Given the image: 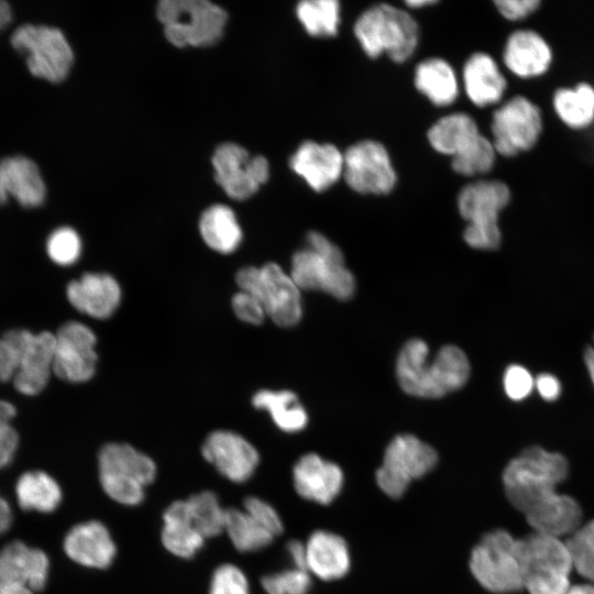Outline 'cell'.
I'll return each mask as SVG.
<instances>
[{
    "instance_id": "cell-30",
    "label": "cell",
    "mask_w": 594,
    "mask_h": 594,
    "mask_svg": "<svg viewBox=\"0 0 594 594\" xmlns=\"http://www.w3.org/2000/svg\"><path fill=\"white\" fill-rule=\"evenodd\" d=\"M161 540L169 553L182 559L193 558L202 548L206 539L194 525L186 499L165 509Z\"/></svg>"
},
{
    "instance_id": "cell-14",
    "label": "cell",
    "mask_w": 594,
    "mask_h": 594,
    "mask_svg": "<svg viewBox=\"0 0 594 594\" xmlns=\"http://www.w3.org/2000/svg\"><path fill=\"white\" fill-rule=\"evenodd\" d=\"M212 165L216 182L237 200L254 195L270 176V165L264 156H250L245 148L234 143L219 145Z\"/></svg>"
},
{
    "instance_id": "cell-56",
    "label": "cell",
    "mask_w": 594,
    "mask_h": 594,
    "mask_svg": "<svg viewBox=\"0 0 594 594\" xmlns=\"http://www.w3.org/2000/svg\"><path fill=\"white\" fill-rule=\"evenodd\" d=\"M436 3H437V1H433V0H410V1H406L407 7L411 8V9H421L424 7L433 6Z\"/></svg>"
},
{
    "instance_id": "cell-32",
    "label": "cell",
    "mask_w": 594,
    "mask_h": 594,
    "mask_svg": "<svg viewBox=\"0 0 594 594\" xmlns=\"http://www.w3.org/2000/svg\"><path fill=\"white\" fill-rule=\"evenodd\" d=\"M481 134L473 117L453 112L437 120L429 128L427 139L436 152L453 157L471 146Z\"/></svg>"
},
{
    "instance_id": "cell-12",
    "label": "cell",
    "mask_w": 594,
    "mask_h": 594,
    "mask_svg": "<svg viewBox=\"0 0 594 594\" xmlns=\"http://www.w3.org/2000/svg\"><path fill=\"white\" fill-rule=\"evenodd\" d=\"M436 450L413 435H398L386 447L376 483L387 496L399 498L408 485L437 464Z\"/></svg>"
},
{
    "instance_id": "cell-49",
    "label": "cell",
    "mask_w": 594,
    "mask_h": 594,
    "mask_svg": "<svg viewBox=\"0 0 594 594\" xmlns=\"http://www.w3.org/2000/svg\"><path fill=\"white\" fill-rule=\"evenodd\" d=\"M232 308L237 317L248 323L260 324L267 317L258 299L243 290L232 297Z\"/></svg>"
},
{
    "instance_id": "cell-52",
    "label": "cell",
    "mask_w": 594,
    "mask_h": 594,
    "mask_svg": "<svg viewBox=\"0 0 594 594\" xmlns=\"http://www.w3.org/2000/svg\"><path fill=\"white\" fill-rule=\"evenodd\" d=\"M12 524V510L9 503L0 496V535L6 532Z\"/></svg>"
},
{
    "instance_id": "cell-25",
    "label": "cell",
    "mask_w": 594,
    "mask_h": 594,
    "mask_svg": "<svg viewBox=\"0 0 594 594\" xmlns=\"http://www.w3.org/2000/svg\"><path fill=\"white\" fill-rule=\"evenodd\" d=\"M72 306L89 317L106 319L113 315L121 300V288L109 274L86 273L66 288Z\"/></svg>"
},
{
    "instance_id": "cell-9",
    "label": "cell",
    "mask_w": 594,
    "mask_h": 594,
    "mask_svg": "<svg viewBox=\"0 0 594 594\" xmlns=\"http://www.w3.org/2000/svg\"><path fill=\"white\" fill-rule=\"evenodd\" d=\"M240 290L252 294L266 316L279 327H293L302 316L300 289L289 273L276 263L261 267L246 266L235 275Z\"/></svg>"
},
{
    "instance_id": "cell-24",
    "label": "cell",
    "mask_w": 594,
    "mask_h": 594,
    "mask_svg": "<svg viewBox=\"0 0 594 594\" xmlns=\"http://www.w3.org/2000/svg\"><path fill=\"white\" fill-rule=\"evenodd\" d=\"M462 81L468 99L477 108L499 105L508 88V80L496 59L481 51L465 61Z\"/></svg>"
},
{
    "instance_id": "cell-27",
    "label": "cell",
    "mask_w": 594,
    "mask_h": 594,
    "mask_svg": "<svg viewBox=\"0 0 594 594\" xmlns=\"http://www.w3.org/2000/svg\"><path fill=\"white\" fill-rule=\"evenodd\" d=\"M306 562L309 573L324 581L344 576L350 568V553L342 537L330 531L317 530L306 544Z\"/></svg>"
},
{
    "instance_id": "cell-36",
    "label": "cell",
    "mask_w": 594,
    "mask_h": 594,
    "mask_svg": "<svg viewBox=\"0 0 594 594\" xmlns=\"http://www.w3.org/2000/svg\"><path fill=\"white\" fill-rule=\"evenodd\" d=\"M296 16L312 37L336 36L341 23V6L337 0H304L297 3Z\"/></svg>"
},
{
    "instance_id": "cell-22",
    "label": "cell",
    "mask_w": 594,
    "mask_h": 594,
    "mask_svg": "<svg viewBox=\"0 0 594 594\" xmlns=\"http://www.w3.org/2000/svg\"><path fill=\"white\" fill-rule=\"evenodd\" d=\"M63 548L72 561L90 569H106L117 556L109 529L98 520L72 527L64 538Z\"/></svg>"
},
{
    "instance_id": "cell-21",
    "label": "cell",
    "mask_w": 594,
    "mask_h": 594,
    "mask_svg": "<svg viewBox=\"0 0 594 594\" xmlns=\"http://www.w3.org/2000/svg\"><path fill=\"white\" fill-rule=\"evenodd\" d=\"M517 554L524 582L535 576L569 575L573 566L565 542L536 531L517 540Z\"/></svg>"
},
{
    "instance_id": "cell-23",
    "label": "cell",
    "mask_w": 594,
    "mask_h": 594,
    "mask_svg": "<svg viewBox=\"0 0 594 594\" xmlns=\"http://www.w3.org/2000/svg\"><path fill=\"white\" fill-rule=\"evenodd\" d=\"M294 487L305 499L330 504L343 485L341 468L316 453L302 455L293 469Z\"/></svg>"
},
{
    "instance_id": "cell-51",
    "label": "cell",
    "mask_w": 594,
    "mask_h": 594,
    "mask_svg": "<svg viewBox=\"0 0 594 594\" xmlns=\"http://www.w3.org/2000/svg\"><path fill=\"white\" fill-rule=\"evenodd\" d=\"M287 552L294 563V568L308 571L306 562V547L298 540H292L287 543ZM309 572V571H308Z\"/></svg>"
},
{
    "instance_id": "cell-3",
    "label": "cell",
    "mask_w": 594,
    "mask_h": 594,
    "mask_svg": "<svg viewBox=\"0 0 594 594\" xmlns=\"http://www.w3.org/2000/svg\"><path fill=\"white\" fill-rule=\"evenodd\" d=\"M510 201V187L503 179L481 178L463 186L457 197V207L466 221L464 242L482 251L498 249L502 243L499 218Z\"/></svg>"
},
{
    "instance_id": "cell-16",
    "label": "cell",
    "mask_w": 594,
    "mask_h": 594,
    "mask_svg": "<svg viewBox=\"0 0 594 594\" xmlns=\"http://www.w3.org/2000/svg\"><path fill=\"white\" fill-rule=\"evenodd\" d=\"M48 571L44 551L12 541L0 551V594H36L44 590Z\"/></svg>"
},
{
    "instance_id": "cell-11",
    "label": "cell",
    "mask_w": 594,
    "mask_h": 594,
    "mask_svg": "<svg viewBox=\"0 0 594 594\" xmlns=\"http://www.w3.org/2000/svg\"><path fill=\"white\" fill-rule=\"evenodd\" d=\"M11 44L26 57L33 76L52 82L64 80L74 62L72 47L56 28L21 25L12 33Z\"/></svg>"
},
{
    "instance_id": "cell-7",
    "label": "cell",
    "mask_w": 594,
    "mask_h": 594,
    "mask_svg": "<svg viewBox=\"0 0 594 594\" xmlns=\"http://www.w3.org/2000/svg\"><path fill=\"white\" fill-rule=\"evenodd\" d=\"M156 15L166 38L177 47L216 44L227 23L224 10L207 0H162Z\"/></svg>"
},
{
    "instance_id": "cell-31",
    "label": "cell",
    "mask_w": 594,
    "mask_h": 594,
    "mask_svg": "<svg viewBox=\"0 0 594 594\" xmlns=\"http://www.w3.org/2000/svg\"><path fill=\"white\" fill-rule=\"evenodd\" d=\"M416 89L436 107H448L459 97V80L454 68L440 57L421 61L414 72Z\"/></svg>"
},
{
    "instance_id": "cell-28",
    "label": "cell",
    "mask_w": 594,
    "mask_h": 594,
    "mask_svg": "<svg viewBox=\"0 0 594 594\" xmlns=\"http://www.w3.org/2000/svg\"><path fill=\"white\" fill-rule=\"evenodd\" d=\"M528 524L536 532L560 537L579 529L582 509L571 496L557 492L525 513Z\"/></svg>"
},
{
    "instance_id": "cell-50",
    "label": "cell",
    "mask_w": 594,
    "mask_h": 594,
    "mask_svg": "<svg viewBox=\"0 0 594 594\" xmlns=\"http://www.w3.org/2000/svg\"><path fill=\"white\" fill-rule=\"evenodd\" d=\"M535 387L539 395L548 402L556 400L561 394L560 381L549 373L539 374L535 380Z\"/></svg>"
},
{
    "instance_id": "cell-47",
    "label": "cell",
    "mask_w": 594,
    "mask_h": 594,
    "mask_svg": "<svg viewBox=\"0 0 594 594\" xmlns=\"http://www.w3.org/2000/svg\"><path fill=\"white\" fill-rule=\"evenodd\" d=\"M503 385L506 395L513 400L525 399L535 386L530 372L518 364L509 365L504 373Z\"/></svg>"
},
{
    "instance_id": "cell-4",
    "label": "cell",
    "mask_w": 594,
    "mask_h": 594,
    "mask_svg": "<svg viewBox=\"0 0 594 594\" xmlns=\"http://www.w3.org/2000/svg\"><path fill=\"white\" fill-rule=\"evenodd\" d=\"M569 473L566 459L532 446L508 462L503 472V484L508 501L524 514L546 497Z\"/></svg>"
},
{
    "instance_id": "cell-45",
    "label": "cell",
    "mask_w": 594,
    "mask_h": 594,
    "mask_svg": "<svg viewBox=\"0 0 594 594\" xmlns=\"http://www.w3.org/2000/svg\"><path fill=\"white\" fill-rule=\"evenodd\" d=\"M21 329H12L0 337V382L12 381L19 362Z\"/></svg>"
},
{
    "instance_id": "cell-43",
    "label": "cell",
    "mask_w": 594,
    "mask_h": 594,
    "mask_svg": "<svg viewBox=\"0 0 594 594\" xmlns=\"http://www.w3.org/2000/svg\"><path fill=\"white\" fill-rule=\"evenodd\" d=\"M209 594H250L249 580L239 566L223 563L212 573Z\"/></svg>"
},
{
    "instance_id": "cell-18",
    "label": "cell",
    "mask_w": 594,
    "mask_h": 594,
    "mask_svg": "<svg viewBox=\"0 0 594 594\" xmlns=\"http://www.w3.org/2000/svg\"><path fill=\"white\" fill-rule=\"evenodd\" d=\"M502 62L513 76L532 80L549 72L553 51L542 34L524 25L508 33L502 51Z\"/></svg>"
},
{
    "instance_id": "cell-48",
    "label": "cell",
    "mask_w": 594,
    "mask_h": 594,
    "mask_svg": "<svg viewBox=\"0 0 594 594\" xmlns=\"http://www.w3.org/2000/svg\"><path fill=\"white\" fill-rule=\"evenodd\" d=\"M542 0H494L498 14L508 22L521 23L534 15Z\"/></svg>"
},
{
    "instance_id": "cell-38",
    "label": "cell",
    "mask_w": 594,
    "mask_h": 594,
    "mask_svg": "<svg viewBox=\"0 0 594 594\" xmlns=\"http://www.w3.org/2000/svg\"><path fill=\"white\" fill-rule=\"evenodd\" d=\"M191 520L205 539L224 531L226 509L216 493L202 491L186 499Z\"/></svg>"
},
{
    "instance_id": "cell-20",
    "label": "cell",
    "mask_w": 594,
    "mask_h": 594,
    "mask_svg": "<svg viewBox=\"0 0 594 594\" xmlns=\"http://www.w3.org/2000/svg\"><path fill=\"white\" fill-rule=\"evenodd\" d=\"M292 170L316 193L333 186L343 175V152L331 143L304 141L289 160Z\"/></svg>"
},
{
    "instance_id": "cell-42",
    "label": "cell",
    "mask_w": 594,
    "mask_h": 594,
    "mask_svg": "<svg viewBox=\"0 0 594 594\" xmlns=\"http://www.w3.org/2000/svg\"><path fill=\"white\" fill-rule=\"evenodd\" d=\"M50 258L63 266L74 264L81 253V241L75 230L68 227L56 229L47 239Z\"/></svg>"
},
{
    "instance_id": "cell-19",
    "label": "cell",
    "mask_w": 594,
    "mask_h": 594,
    "mask_svg": "<svg viewBox=\"0 0 594 594\" xmlns=\"http://www.w3.org/2000/svg\"><path fill=\"white\" fill-rule=\"evenodd\" d=\"M54 348L55 334L21 329L18 369L12 380L19 393L36 395L47 385L53 373Z\"/></svg>"
},
{
    "instance_id": "cell-41",
    "label": "cell",
    "mask_w": 594,
    "mask_h": 594,
    "mask_svg": "<svg viewBox=\"0 0 594 594\" xmlns=\"http://www.w3.org/2000/svg\"><path fill=\"white\" fill-rule=\"evenodd\" d=\"M261 584L267 594H308L311 579L308 571L292 568L263 576Z\"/></svg>"
},
{
    "instance_id": "cell-53",
    "label": "cell",
    "mask_w": 594,
    "mask_h": 594,
    "mask_svg": "<svg viewBox=\"0 0 594 594\" xmlns=\"http://www.w3.org/2000/svg\"><path fill=\"white\" fill-rule=\"evenodd\" d=\"M11 19L12 12L9 3L0 0V31L11 22Z\"/></svg>"
},
{
    "instance_id": "cell-26",
    "label": "cell",
    "mask_w": 594,
    "mask_h": 594,
    "mask_svg": "<svg viewBox=\"0 0 594 594\" xmlns=\"http://www.w3.org/2000/svg\"><path fill=\"white\" fill-rule=\"evenodd\" d=\"M12 196L23 207L40 206L45 198V184L36 164L24 156L0 162V205Z\"/></svg>"
},
{
    "instance_id": "cell-10",
    "label": "cell",
    "mask_w": 594,
    "mask_h": 594,
    "mask_svg": "<svg viewBox=\"0 0 594 594\" xmlns=\"http://www.w3.org/2000/svg\"><path fill=\"white\" fill-rule=\"evenodd\" d=\"M517 540L508 531L496 529L483 536L473 548L470 569L486 591L507 594L524 588Z\"/></svg>"
},
{
    "instance_id": "cell-1",
    "label": "cell",
    "mask_w": 594,
    "mask_h": 594,
    "mask_svg": "<svg viewBox=\"0 0 594 594\" xmlns=\"http://www.w3.org/2000/svg\"><path fill=\"white\" fill-rule=\"evenodd\" d=\"M471 373L469 359L457 345L447 344L429 360L428 344L420 339L407 341L396 360V377L408 395L439 398L462 388Z\"/></svg>"
},
{
    "instance_id": "cell-44",
    "label": "cell",
    "mask_w": 594,
    "mask_h": 594,
    "mask_svg": "<svg viewBox=\"0 0 594 594\" xmlns=\"http://www.w3.org/2000/svg\"><path fill=\"white\" fill-rule=\"evenodd\" d=\"M15 414L14 405L0 399V469L12 462L18 449L19 436L10 424Z\"/></svg>"
},
{
    "instance_id": "cell-37",
    "label": "cell",
    "mask_w": 594,
    "mask_h": 594,
    "mask_svg": "<svg viewBox=\"0 0 594 594\" xmlns=\"http://www.w3.org/2000/svg\"><path fill=\"white\" fill-rule=\"evenodd\" d=\"M224 531L240 552L262 550L270 546L275 538L244 509L232 507L226 509Z\"/></svg>"
},
{
    "instance_id": "cell-29",
    "label": "cell",
    "mask_w": 594,
    "mask_h": 594,
    "mask_svg": "<svg viewBox=\"0 0 594 594\" xmlns=\"http://www.w3.org/2000/svg\"><path fill=\"white\" fill-rule=\"evenodd\" d=\"M550 106L568 129L587 130L594 124V85L582 80L573 86H558L551 95Z\"/></svg>"
},
{
    "instance_id": "cell-15",
    "label": "cell",
    "mask_w": 594,
    "mask_h": 594,
    "mask_svg": "<svg viewBox=\"0 0 594 594\" xmlns=\"http://www.w3.org/2000/svg\"><path fill=\"white\" fill-rule=\"evenodd\" d=\"M97 338L94 331L78 321L64 323L55 334L53 373L69 383L89 381L97 364Z\"/></svg>"
},
{
    "instance_id": "cell-13",
    "label": "cell",
    "mask_w": 594,
    "mask_h": 594,
    "mask_svg": "<svg viewBox=\"0 0 594 594\" xmlns=\"http://www.w3.org/2000/svg\"><path fill=\"white\" fill-rule=\"evenodd\" d=\"M342 178L361 195H387L397 183L387 148L375 140L359 141L343 152Z\"/></svg>"
},
{
    "instance_id": "cell-35",
    "label": "cell",
    "mask_w": 594,
    "mask_h": 594,
    "mask_svg": "<svg viewBox=\"0 0 594 594\" xmlns=\"http://www.w3.org/2000/svg\"><path fill=\"white\" fill-rule=\"evenodd\" d=\"M19 506L24 510L54 512L62 502L59 484L43 471H29L15 484Z\"/></svg>"
},
{
    "instance_id": "cell-5",
    "label": "cell",
    "mask_w": 594,
    "mask_h": 594,
    "mask_svg": "<svg viewBox=\"0 0 594 594\" xmlns=\"http://www.w3.org/2000/svg\"><path fill=\"white\" fill-rule=\"evenodd\" d=\"M307 248L292 258L290 272L299 289L320 290L339 300L350 299L355 292V278L344 264L340 248L318 231H310Z\"/></svg>"
},
{
    "instance_id": "cell-6",
    "label": "cell",
    "mask_w": 594,
    "mask_h": 594,
    "mask_svg": "<svg viewBox=\"0 0 594 594\" xmlns=\"http://www.w3.org/2000/svg\"><path fill=\"white\" fill-rule=\"evenodd\" d=\"M99 481L103 492L125 506L141 504L145 487L156 476L154 461L128 443H108L98 455Z\"/></svg>"
},
{
    "instance_id": "cell-54",
    "label": "cell",
    "mask_w": 594,
    "mask_h": 594,
    "mask_svg": "<svg viewBox=\"0 0 594 594\" xmlns=\"http://www.w3.org/2000/svg\"><path fill=\"white\" fill-rule=\"evenodd\" d=\"M584 362L594 385V346L586 348L584 352Z\"/></svg>"
},
{
    "instance_id": "cell-34",
    "label": "cell",
    "mask_w": 594,
    "mask_h": 594,
    "mask_svg": "<svg viewBox=\"0 0 594 594\" xmlns=\"http://www.w3.org/2000/svg\"><path fill=\"white\" fill-rule=\"evenodd\" d=\"M257 409H265L274 424L285 432H297L308 424V415L292 391L261 389L252 398Z\"/></svg>"
},
{
    "instance_id": "cell-2",
    "label": "cell",
    "mask_w": 594,
    "mask_h": 594,
    "mask_svg": "<svg viewBox=\"0 0 594 594\" xmlns=\"http://www.w3.org/2000/svg\"><path fill=\"white\" fill-rule=\"evenodd\" d=\"M353 33L369 57L386 55L395 63L410 58L420 37L415 19L389 3H377L365 9L355 20Z\"/></svg>"
},
{
    "instance_id": "cell-46",
    "label": "cell",
    "mask_w": 594,
    "mask_h": 594,
    "mask_svg": "<svg viewBox=\"0 0 594 594\" xmlns=\"http://www.w3.org/2000/svg\"><path fill=\"white\" fill-rule=\"evenodd\" d=\"M244 512L274 537L283 532V522L276 509L260 497L250 496L243 502Z\"/></svg>"
},
{
    "instance_id": "cell-33",
    "label": "cell",
    "mask_w": 594,
    "mask_h": 594,
    "mask_svg": "<svg viewBox=\"0 0 594 594\" xmlns=\"http://www.w3.org/2000/svg\"><path fill=\"white\" fill-rule=\"evenodd\" d=\"M199 231L205 243L222 254L235 251L242 240L234 212L223 205H215L205 210L199 221Z\"/></svg>"
},
{
    "instance_id": "cell-55",
    "label": "cell",
    "mask_w": 594,
    "mask_h": 594,
    "mask_svg": "<svg viewBox=\"0 0 594 594\" xmlns=\"http://www.w3.org/2000/svg\"><path fill=\"white\" fill-rule=\"evenodd\" d=\"M564 594H594V585L592 584H580L570 586Z\"/></svg>"
},
{
    "instance_id": "cell-40",
    "label": "cell",
    "mask_w": 594,
    "mask_h": 594,
    "mask_svg": "<svg viewBox=\"0 0 594 594\" xmlns=\"http://www.w3.org/2000/svg\"><path fill=\"white\" fill-rule=\"evenodd\" d=\"M572 565L594 583V519L575 530L565 542Z\"/></svg>"
},
{
    "instance_id": "cell-8",
    "label": "cell",
    "mask_w": 594,
    "mask_h": 594,
    "mask_svg": "<svg viewBox=\"0 0 594 594\" xmlns=\"http://www.w3.org/2000/svg\"><path fill=\"white\" fill-rule=\"evenodd\" d=\"M543 128L539 105L522 94H516L493 110L490 139L497 156L514 158L538 144Z\"/></svg>"
},
{
    "instance_id": "cell-17",
    "label": "cell",
    "mask_w": 594,
    "mask_h": 594,
    "mask_svg": "<svg viewBox=\"0 0 594 594\" xmlns=\"http://www.w3.org/2000/svg\"><path fill=\"white\" fill-rule=\"evenodd\" d=\"M206 461L233 483L246 482L254 474L260 455L242 436L229 430L211 432L201 447Z\"/></svg>"
},
{
    "instance_id": "cell-39",
    "label": "cell",
    "mask_w": 594,
    "mask_h": 594,
    "mask_svg": "<svg viewBox=\"0 0 594 594\" xmlns=\"http://www.w3.org/2000/svg\"><path fill=\"white\" fill-rule=\"evenodd\" d=\"M496 158L491 139L482 133L471 146L451 157V167L459 175L474 177L491 173Z\"/></svg>"
}]
</instances>
